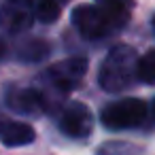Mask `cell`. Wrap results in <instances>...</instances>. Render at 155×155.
Here are the masks:
<instances>
[{
  "instance_id": "7",
  "label": "cell",
  "mask_w": 155,
  "mask_h": 155,
  "mask_svg": "<svg viewBox=\"0 0 155 155\" xmlns=\"http://www.w3.org/2000/svg\"><path fill=\"white\" fill-rule=\"evenodd\" d=\"M7 106L19 115H38L45 110L47 100L38 89L32 87H13L7 91Z\"/></svg>"
},
{
  "instance_id": "4",
  "label": "cell",
  "mask_w": 155,
  "mask_h": 155,
  "mask_svg": "<svg viewBox=\"0 0 155 155\" xmlns=\"http://www.w3.org/2000/svg\"><path fill=\"white\" fill-rule=\"evenodd\" d=\"M34 5L32 0H2L0 5V28L9 34H21L32 28Z\"/></svg>"
},
{
  "instance_id": "13",
  "label": "cell",
  "mask_w": 155,
  "mask_h": 155,
  "mask_svg": "<svg viewBox=\"0 0 155 155\" xmlns=\"http://www.w3.org/2000/svg\"><path fill=\"white\" fill-rule=\"evenodd\" d=\"M7 55V43L2 41V36H0V60H2Z\"/></svg>"
},
{
  "instance_id": "2",
  "label": "cell",
  "mask_w": 155,
  "mask_h": 155,
  "mask_svg": "<svg viewBox=\"0 0 155 155\" xmlns=\"http://www.w3.org/2000/svg\"><path fill=\"white\" fill-rule=\"evenodd\" d=\"M138 55L132 47L127 45H119L113 47L108 51V55L104 58L100 72H98V83L104 91H121L125 87H130L136 79H138Z\"/></svg>"
},
{
  "instance_id": "15",
  "label": "cell",
  "mask_w": 155,
  "mask_h": 155,
  "mask_svg": "<svg viewBox=\"0 0 155 155\" xmlns=\"http://www.w3.org/2000/svg\"><path fill=\"white\" fill-rule=\"evenodd\" d=\"M60 2H68V0H60Z\"/></svg>"
},
{
  "instance_id": "8",
  "label": "cell",
  "mask_w": 155,
  "mask_h": 155,
  "mask_svg": "<svg viewBox=\"0 0 155 155\" xmlns=\"http://www.w3.org/2000/svg\"><path fill=\"white\" fill-rule=\"evenodd\" d=\"M34 140V130L28 123L5 119L0 121V142L7 147H24Z\"/></svg>"
},
{
  "instance_id": "14",
  "label": "cell",
  "mask_w": 155,
  "mask_h": 155,
  "mask_svg": "<svg viewBox=\"0 0 155 155\" xmlns=\"http://www.w3.org/2000/svg\"><path fill=\"white\" fill-rule=\"evenodd\" d=\"M153 30H155V17H153Z\"/></svg>"
},
{
  "instance_id": "11",
  "label": "cell",
  "mask_w": 155,
  "mask_h": 155,
  "mask_svg": "<svg viewBox=\"0 0 155 155\" xmlns=\"http://www.w3.org/2000/svg\"><path fill=\"white\" fill-rule=\"evenodd\" d=\"M138 79L149 85L155 83V49H149L138 60Z\"/></svg>"
},
{
  "instance_id": "1",
  "label": "cell",
  "mask_w": 155,
  "mask_h": 155,
  "mask_svg": "<svg viewBox=\"0 0 155 155\" xmlns=\"http://www.w3.org/2000/svg\"><path fill=\"white\" fill-rule=\"evenodd\" d=\"M130 21L127 9H115L104 5H79L72 11V26L83 38H102Z\"/></svg>"
},
{
  "instance_id": "6",
  "label": "cell",
  "mask_w": 155,
  "mask_h": 155,
  "mask_svg": "<svg viewBox=\"0 0 155 155\" xmlns=\"http://www.w3.org/2000/svg\"><path fill=\"white\" fill-rule=\"evenodd\" d=\"M85 72H87V60L85 58H70V60L53 64L47 70V77L55 87H60L64 91H70L81 83Z\"/></svg>"
},
{
  "instance_id": "9",
  "label": "cell",
  "mask_w": 155,
  "mask_h": 155,
  "mask_svg": "<svg viewBox=\"0 0 155 155\" xmlns=\"http://www.w3.org/2000/svg\"><path fill=\"white\" fill-rule=\"evenodd\" d=\"M49 55V43L41 41V38H32V41H26L19 49H17V58L21 62H43L45 58Z\"/></svg>"
},
{
  "instance_id": "10",
  "label": "cell",
  "mask_w": 155,
  "mask_h": 155,
  "mask_svg": "<svg viewBox=\"0 0 155 155\" xmlns=\"http://www.w3.org/2000/svg\"><path fill=\"white\" fill-rule=\"evenodd\" d=\"M34 5V17H38L43 24H53L60 17V0H32Z\"/></svg>"
},
{
  "instance_id": "12",
  "label": "cell",
  "mask_w": 155,
  "mask_h": 155,
  "mask_svg": "<svg viewBox=\"0 0 155 155\" xmlns=\"http://www.w3.org/2000/svg\"><path fill=\"white\" fill-rule=\"evenodd\" d=\"M98 5H104V7H117V9H132L134 7V0H96Z\"/></svg>"
},
{
  "instance_id": "5",
  "label": "cell",
  "mask_w": 155,
  "mask_h": 155,
  "mask_svg": "<svg viewBox=\"0 0 155 155\" xmlns=\"http://www.w3.org/2000/svg\"><path fill=\"white\" fill-rule=\"evenodd\" d=\"M94 127L91 110L81 102H70L60 117V130L70 138H87Z\"/></svg>"
},
{
  "instance_id": "3",
  "label": "cell",
  "mask_w": 155,
  "mask_h": 155,
  "mask_svg": "<svg viewBox=\"0 0 155 155\" xmlns=\"http://www.w3.org/2000/svg\"><path fill=\"white\" fill-rule=\"evenodd\" d=\"M147 117V104L138 98H123V100H117L113 104H108L100 119H102V125L108 127V130H130V127H136L144 121Z\"/></svg>"
}]
</instances>
